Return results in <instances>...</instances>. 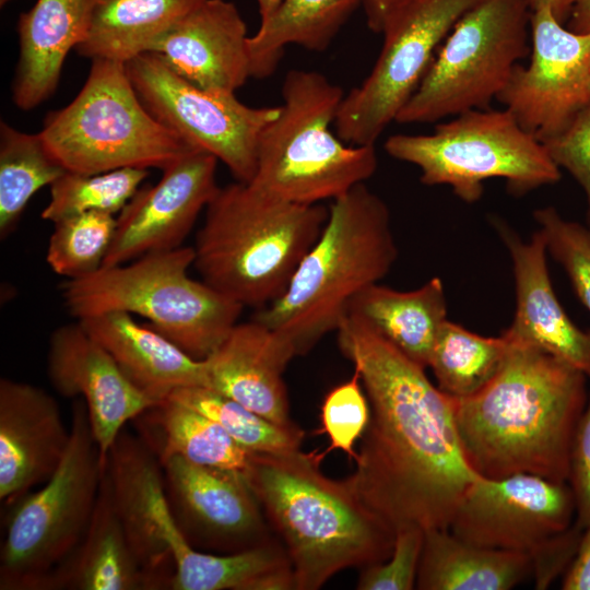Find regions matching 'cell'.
<instances>
[{
    "instance_id": "e575fe53",
    "label": "cell",
    "mask_w": 590,
    "mask_h": 590,
    "mask_svg": "<svg viewBox=\"0 0 590 590\" xmlns=\"http://www.w3.org/2000/svg\"><path fill=\"white\" fill-rule=\"evenodd\" d=\"M149 176V169L125 167L98 174L66 172L50 188L43 220L52 224L66 217L102 212L120 213Z\"/></svg>"
},
{
    "instance_id": "484cf974",
    "label": "cell",
    "mask_w": 590,
    "mask_h": 590,
    "mask_svg": "<svg viewBox=\"0 0 590 590\" xmlns=\"http://www.w3.org/2000/svg\"><path fill=\"white\" fill-rule=\"evenodd\" d=\"M153 590L129 543L107 464L85 535L44 590Z\"/></svg>"
},
{
    "instance_id": "5b68a950",
    "label": "cell",
    "mask_w": 590,
    "mask_h": 590,
    "mask_svg": "<svg viewBox=\"0 0 590 590\" xmlns=\"http://www.w3.org/2000/svg\"><path fill=\"white\" fill-rule=\"evenodd\" d=\"M328 214L319 203L282 201L247 182L219 187L197 233L193 267L244 308L262 309L283 295Z\"/></svg>"
},
{
    "instance_id": "52a82bcc",
    "label": "cell",
    "mask_w": 590,
    "mask_h": 590,
    "mask_svg": "<svg viewBox=\"0 0 590 590\" xmlns=\"http://www.w3.org/2000/svg\"><path fill=\"white\" fill-rule=\"evenodd\" d=\"M193 247L141 256L67 280L61 297L78 320L109 311L139 315L198 361L208 358L238 322L244 307L189 276Z\"/></svg>"
},
{
    "instance_id": "d590c367",
    "label": "cell",
    "mask_w": 590,
    "mask_h": 590,
    "mask_svg": "<svg viewBox=\"0 0 590 590\" xmlns=\"http://www.w3.org/2000/svg\"><path fill=\"white\" fill-rule=\"evenodd\" d=\"M117 217L86 212L54 223L46 261L67 280H75L99 270L113 243Z\"/></svg>"
},
{
    "instance_id": "2e32d148",
    "label": "cell",
    "mask_w": 590,
    "mask_h": 590,
    "mask_svg": "<svg viewBox=\"0 0 590 590\" xmlns=\"http://www.w3.org/2000/svg\"><path fill=\"white\" fill-rule=\"evenodd\" d=\"M530 28V62L516 66L497 101L542 143L590 101V33L565 27L547 7L531 12Z\"/></svg>"
},
{
    "instance_id": "ac0fdd59",
    "label": "cell",
    "mask_w": 590,
    "mask_h": 590,
    "mask_svg": "<svg viewBox=\"0 0 590 590\" xmlns=\"http://www.w3.org/2000/svg\"><path fill=\"white\" fill-rule=\"evenodd\" d=\"M170 510L188 542L232 554L262 544V509L245 475L174 456L161 463Z\"/></svg>"
},
{
    "instance_id": "4316f807",
    "label": "cell",
    "mask_w": 590,
    "mask_h": 590,
    "mask_svg": "<svg viewBox=\"0 0 590 590\" xmlns=\"http://www.w3.org/2000/svg\"><path fill=\"white\" fill-rule=\"evenodd\" d=\"M347 315L366 323L416 364L428 367L440 328L447 320V302L439 278L401 292L373 284L350 303Z\"/></svg>"
},
{
    "instance_id": "7bdbcfd3",
    "label": "cell",
    "mask_w": 590,
    "mask_h": 590,
    "mask_svg": "<svg viewBox=\"0 0 590 590\" xmlns=\"http://www.w3.org/2000/svg\"><path fill=\"white\" fill-rule=\"evenodd\" d=\"M418 0H362L366 22L370 31L382 34L406 9Z\"/></svg>"
},
{
    "instance_id": "30bf717a",
    "label": "cell",
    "mask_w": 590,
    "mask_h": 590,
    "mask_svg": "<svg viewBox=\"0 0 590 590\" xmlns=\"http://www.w3.org/2000/svg\"><path fill=\"white\" fill-rule=\"evenodd\" d=\"M453 117L429 134L391 135L385 150L417 166L423 184L448 185L468 203L481 199L489 178L505 179L514 193L560 179L544 145L508 109H472Z\"/></svg>"
},
{
    "instance_id": "7dc6e473",
    "label": "cell",
    "mask_w": 590,
    "mask_h": 590,
    "mask_svg": "<svg viewBox=\"0 0 590 590\" xmlns=\"http://www.w3.org/2000/svg\"><path fill=\"white\" fill-rule=\"evenodd\" d=\"M259 9L260 21L268 19L283 0H256Z\"/></svg>"
},
{
    "instance_id": "8fae6325",
    "label": "cell",
    "mask_w": 590,
    "mask_h": 590,
    "mask_svg": "<svg viewBox=\"0 0 590 590\" xmlns=\"http://www.w3.org/2000/svg\"><path fill=\"white\" fill-rule=\"evenodd\" d=\"M527 0H481L455 24L418 87L398 114L400 123L434 122L487 109L529 52Z\"/></svg>"
},
{
    "instance_id": "5bb4252c",
    "label": "cell",
    "mask_w": 590,
    "mask_h": 590,
    "mask_svg": "<svg viewBox=\"0 0 590 590\" xmlns=\"http://www.w3.org/2000/svg\"><path fill=\"white\" fill-rule=\"evenodd\" d=\"M481 0H418L382 33L369 75L344 95L333 127L347 144L375 145L414 94L436 49L458 20Z\"/></svg>"
},
{
    "instance_id": "4dcf8cb0",
    "label": "cell",
    "mask_w": 590,
    "mask_h": 590,
    "mask_svg": "<svg viewBox=\"0 0 590 590\" xmlns=\"http://www.w3.org/2000/svg\"><path fill=\"white\" fill-rule=\"evenodd\" d=\"M362 0H283L249 37L251 78L271 75L288 45L326 50Z\"/></svg>"
},
{
    "instance_id": "1f68e13d",
    "label": "cell",
    "mask_w": 590,
    "mask_h": 590,
    "mask_svg": "<svg viewBox=\"0 0 590 590\" xmlns=\"http://www.w3.org/2000/svg\"><path fill=\"white\" fill-rule=\"evenodd\" d=\"M40 133L22 132L0 123V236L17 225L28 201L66 173Z\"/></svg>"
},
{
    "instance_id": "7a4b0ae2",
    "label": "cell",
    "mask_w": 590,
    "mask_h": 590,
    "mask_svg": "<svg viewBox=\"0 0 590 590\" xmlns=\"http://www.w3.org/2000/svg\"><path fill=\"white\" fill-rule=\"evenodd\" d=\"M508 341L494 378L469 397H452L464 457L485 479L527 473L565 483L588 377L532 345Z\"/></svg>"
},
{
    "instance_id": "ee69618b",
    "label": "cell",
    "mask_w": 590,
    "mask_h": 590,
    "mask_svg": "<svg viewBox=\"0 0 590 590\" xmlns=\"http://www.w3.org/2000/svg\"><path fill=\"white\" fill-rule=\"evenodd\" d=\"M562 589L590 590V526L583 530L578 552L564 574Z\"/></svg>"
},
{
    "instance_id": "8992f818",
    "label": "cell",
    "mask_w": 590,
    "mask_h": 590,
    "mask_svg": "<svg viewBox=\"0 0 590 590\" xmlns=\"http://www.w3.org/2000/svg\"><path fill=\"white\" fill-rule=\"evenodd\" d=\"M279 114L262 130L247 182L291 203L334 200L377 169L375 145H352L332 132L343 90L317 71L291 70Z\"/></svg>"
},
{
    "instance_id": "277c9868",
    "label": "cell",
    "mask_w": 590,
    "mask_h": 590,
    "mask_svg": "<svg viewBox=\"0 0 590 590\" xmlns=\"http://www.w3.org/2000/svg\"><path fill=\"white\" fill-rule=\"evenodd\" d=\"M398 258L390 212L365 184L332 200L323 229L281 297L253 319L286 338L298 355L337 331L352 299L379 283Z\"/></svg>"
},
{
    "instance_id": "f35d334b",
    "label": "cell",
    "mask_w": 590,
    "mask_h": 590,
    "mask_svg": "<svg viewBox=\"0 0 590 590\" xmlns=\"http://www.w3.org/2000/svg\"><path fill=\"white\" fill-rule=\"evenodd\" d=\"M424 533L420 527L396 530L388 559L363 567L357 581L359 590H412L416 586Z\"/></svg>"
},
{
    "instance_id": "8d00e7d4",
    "label": "cell",
    "mask_w": 590,
    "mask_h": 590,
    "mask_svg": "<svg viewBox=\"0 0 590 590\" xmlns=\"http://www.w3.org/2000/svg\"><path fill=\"white\" fill-rule=\"evenodd\" d=\"M546 249L569 276L574 291L590 311V227L567 221L553 208L534 212Z\"/></svg>"
},
{
    "instance_id": "836d02e7",
    "label": "cell",
    "mask_w": 590,
    "mask_h": 590,
    "mask_svg": "<svg viewBox=\"0 0 590 590\" xmlns=\"http://www.w3.org/2000/svg\"><path fill=\"white\" fill-rule=\"evenodd\" d=\"M173 399L220 424L241 447L255 453H287L300 450L304 432L284 427L248 410L238 402L203 386L174 391Z\"/></svg>"
},
{
    "instance_id": "7c38bea8",
    "label": "cell",
    "mask_w": 590,
    "mask_h": 590,
    "mask_svg": "<svg viewBox=\"0 0 590 590\" xmlns=\"http://www.w3.org/2000/svg\"><path fill=\"white\" fill-rule=\"evenodd\" d=\"M116 504L129 543L153 590H212L219 556L194 548L170 510L162 465L125 428L107 458Z\"/></svg>"
},
{
    "instance_id": "9c48e42d",
    "label": "cell",
    "mask_w": 590,
    "mask_h": 590,
    "mask_svg": "<svg viewBox=\"0 0 590 590\" xmlns=\"http://www.w3.org/2000/svg\"><path fill=\"white\" fill-rule=\"evenodd\" d=\"M104 468L86 405L78 400L57 470L38 491L11 503L0 553L1 590H44L85 535Z\"/></svg>"
},
{
    "instance_id": "f546056e",
    "label": "cell",
    "mask_w": 590,
    "mask_h": 590,
    "mask_svg": "<svg viewBox=\"0 0 590 590\" xmlns=\"http://www.w3.org/2000/svg\"><path fill=\"white\" fill-rule=\"evenodd\" d=\"M204 0H95L90 28L76 52L126 63L149 52Z\"/></svg>"
},
{
    "instance_id": "603a6c76",
    "label": "cell",
    "mask_w": 590,
    "mask_h": 590,
    "mask_svg": "<svg viewBox=\"0 0 590 590\" xmlns=\"http://www.w3.org/2000/svg\"><path fill=\"white\" fill-rule=\"evenodd\" d=\"M514 270L516 309L508 339L532 345L582 371L590 379V330L577 327L559 304L546 267V241L541 229L522 241L498 224Z\"/></svg>"
},
{
    "instance_id": "ba28073f",
    "label": "cell",
    "mask_w": 590,
    "mask_h": 590,
    "mask_svg": "<svg viewBox=\"0 0 590 590\" xmlns=\"http://www.w3.org/2000/svg\"><path fill=\"white\" fill-rule=\"evenodd\" d=\"M39 133L66 170L79 174L125 167L163 170L198 149L152 116L123 62L99 58L92 60L79 94L50 111Z\"/></svg>"
},
{
    "instance_id": "74e56055",
    "label": "cell",
    "mask_w": 590,
    "mask_h": 590,
    "mask_svg": "<svg viewBox=\"0 0 590 590\" xmlns=\"http://www.w3.org/2000/svg\"><path fill=\"white\" fill-rule=\"evenodd\" d=\"M359 375L333 388L324 398L321 408L322 429L330 438V447L340 449L354 460V445L362 438L370 417L367 397L363 393Z\"/></svg>"
},
{
    "instance_id": "7402d4cb",
    "label": "cell",
    "mask_w": 590,
    "mask_h": 590,
    "mask_svg": "<svg viewBox=\"0 0 590 590\" xmlns=\"http://www.w3.org/2000/svg\"><path fill=\"white\" fill-rule=\"evenodd\" d=\"M295 356L292 343L264 323L237 322L204 359L206 387L274 424L296 426L282 377Z\"/></svg>"
},
{
    "instance_id": "60d3db41",
    "label": "cell",
    "mask_w": 590,
    "mask_h": 590,
    "mask_svg": "<svg viewBox=\"0 0 590 590\" xmlns=\"http://www.w3.org/2000/svg\"><path fill=\"white\" fill-rule=\"evenodd\" d=\"M569 484L576 510V526H590V394L578 422L570 450Z\"/></svg>"
},
{
    "instance_id": "4fadbf2b",
    "label": "cell",
    "mask_w": 590,
    "mask_h": 590,
    "mask_svg": "<svg viewBox=\"0 0 590 590\" xmlns=\"http://www.w3.org/2000/svg\"><path fill=\"white\" fill-rule=\"evenodd\" d=\"M125 64L135 93L157 121L214 155L237 181L252 179L259 137L279 106L250 107L235 94L200 88L152 52Z\"/></svg>"
},
{
    "instance_id": "681fc988",
    "label": "cell",
    "mask_w": 590,
    "mask_h": 590,
    "mask_svg": "<svg viewBox=\"0 0 590 590\" xmlns=\"http://www.w3.org/2000/svg\"><path fill=\"white\" fill-rule=\"evenodd\" d=\"M588 92L590 96V66H589V73H588Z\"/></svg>"
},
{
    "instance_id": "6da1fadb",
    "label": "cell",
    "mask_w": 590,
    "mask_h": 590,
    "mask_svg": "<svg viewBox=\"0 0 590 590\" xmlns=\"http://www.w3.org/2000/svg\"><path fill=\"white\" fill-rule=\"evenodd\" d=\"M337 333L370 408L356 469L346 481L394 532L409 526L448 529L480 476L464 457L452 397L358 318L345 316Z\"/></svg>"
},
{
    "instance_id": "f6af8a7d",
    "label": "cell",
    "mask_w": 590,
    "mask_h": 590,
    "mask_svg": "<svg viewBox=\"0 0 590 590\" xmlns=\"http://www.w3.org/2000/svg\"><path fill=\"white\" fill-rule=\"evenodd\" d=\"M567 27L576 33H590V0H575Z\"/></svg>"
},
{
    "instance_id": "9a60e30c",
    "label": "cell",
    "mask_w": 590,
    "mask_h": 590,
    "mask_svg": "<svg viewBox=\"0 0 590 590\" xmlns=\"http://www.w3.org/2000/svg\"><path fill=\"white\" fill-rule=\"evenodd\" d=\"M574 516L567 482L527 473L499 480L479 476L458 504L448 529L477 546L532 556L569 529Z\"/></svg>"
},
{
    "instance_id": "d4e9b609",
    "label": "cell",
    "mask_w": 590,
    "mask_h": 590,
    "mask_svg": "<svg viewBox=\"0 0 590 590\" xmlns=\"http://www.w3.org/2000/svg\"><path fill=\"white\" fill-rule=\"evenodd\" d=\"M95 0H36L17 21L12 101L32 110L56 91L63 62L86 37Z\"/></svg>"
},
{
    "instance_id": "44dd1931",
    "label": "cell",
    "mask_w": 590,
    "mask_h": 590,
    "mask_svg": "<svg viewBox=\"0 0 590 590\" xmlns=\"http://www.w3.org/2000/svg\"><path fill=\"white\" fill-rule=\"evenodd\" d=\"M247 27L227 0H204L149 52L193 85L235 94L251 78Z\"/></svg>"
},
{
    "instance_id": "3957f363",
    "label": "cell",
    "mask_w": 590,
    "mask_h": 590,
    "mask_svg": "<svg viewBox=\"0 0 590 590\" xmlns=\"http://www.w3.org/2000/svg\"><path fill=\"white\" fill-rule=\"evenodd\" d=\"M323 453H252L245 479L285 543L295 590L321 588L334 574L389 558L394 530L345 480L319 469Z\"/></svg>"
},
{
    "instance_id": "d6986e66",
    "label": "cell",
    "mask_w": 590,
    "mask_h": 590,
    "mask_svg": "<svg viewBox=\"0 0 590 590\" xmlns=\"http://www.w3.org/2000/svg\"><path fill=\"white\" fill-rule=\"evenodd\" d=\"M47 373L59 394L83 398L103 467L126 423L158 403L132 385L79 321L51 333Z\"/></svg>"
},
{
    "instance_id": "b9f144b4",
    "label": "cell",
    "mask_w": 590,
    "mask_h": 590,
    "mask_svg": "<svg viewBox=\"0 0 590 590\" xmlns=\"http://www.w3.org/2000/svg\"><path fill=\"white\" fill-rule=\"evenodd\" d=\"M582 533V529L573 524L531 556L536 589L547 588L559 574L567 570L578 552Z\"/></svg>"
},
{
    "instance_id": "d6a6232c",
    "label": "cell",
    "mask_w": 590,
    "mask_h": 590,
    "mask_svg": "<svg viewBox=\"0 0 590 590\" xmlns=\"http://www.w3.org/2000/svg\"><path fill=\"white\" fill-rule=\"evenodd\" d=\"M508 349L509 341L503 334L487 338L446 320L436 338L428 367L442 392L464 398L494 378Z\"/></svg>"
},
{
    "instance_id": "cb8c5ba5",
    "label": "cell",
    "mask_w": 590,
    "mask_h": 590,
    "mask_svg": "<svg viewBox=\"0 0 590 590\" xmlns=\"http://www.w3.org/2000/svg\"><path fill=\"white\" fill-rule=\"evenodd\" d=\"M142 393L161 402L174 391L208 386L204 361L192 358L149 323L109 311L78 320Z\"/></svg>"
},
{
    "instance_id": "ffe728a7",
    "label": "cell",
    "mask_w": 590,
    "mask_h": 590,
    "mask_svg": "<svg viewBox=\"0 0 590 590\" xmlns=\"http://www.w3.org/2000/svg\"><path fill=\"white\" fill-rule=\"evenodd\" d=\"M70 441L52 396L0 379V498L11 504L57 470Z\"/></svg>"
},
{
    "instance_id": "c3c4849f",
    "label": "cell",
    "mask_w": 590,
    "mask_h": 590,
    "mask_svg": "<svg viewBox=\"0 0 590 590\" xmlns=\"http://www.w3.org/2000/svg\"><path fill=\"white\" fill-rule=\"evenodd\" d=\"M10 1L12 0H0V7H4L5 4H8Z\"/></svg>"
},
{
    "instance_id": "ab89813d",
    "label": "cell",
    "mask_w": 590,
    "mask_h": 590,
    "mask_svg": "<svg viewBox=\"0 0 590 590\" xmlns=\"http://www.w3.org/2000/svg\"><path fill=\"white\" fill-rule=\"evenodd\" d=\"M553 162L566 169L582 188L590 227V101L555 137L542 142Z\"/></svg>"
},
{
    "instance_id": "bcb514c9",
    "label": "cell",
    "mask_w": 590,
    "mask_h": 590,
    "mask_svg": "<svg viewBox=\"0 0 590 590\" xmlns=\"http://www.w3.org/2000/svg\"><path fill=\"white\" fill-rule=\"evenodd\" d=\"M531 12L547 7L556 20L565 25L568 22L575 0H527Z\"/></svg>"
},
{
    "instance_id": "e0dca14e",
    "label": "cell",
    "mask_w": 590,
    "mask_h": 590,
    "mask_svg": "<svg viewBox=\"0 0 590 590\" xmlns=\"http://www.w3.org/2000/svg\"><path fill=\"white\" fill-rule=\"evenodd\" d=\"M217 163L211 153L196 149L163 169L156 184L140 187L117 217L103 267L182 246L220 187Z\"/></svg>"
},
{
    "instance_id": "f1b7e54d",
    "label": "cell",
    "mask_w": 590,
    "mask_h": 590,
    "mask_svg": "<svg viewBox=\"0 0 590 590\" xmlns=\"http://www.w3.org/2000/svg\"><path fill=\"white\" fill-rule=\"evenodd\" d=\"M139 437L158 459L179 456L210 468L245 473L253 452L237 444L224 428L173 399H165L133 420Z\"/></svg>"
},
{
    "instance_id": "83f0119b",
    "label": "cell",
    "mask_w": 590,
    "mask_h": 590,
    "mask_svg": "<svg viewBox=\"0 0 590 590\" xmlns=\"http://www.w3.org/2000/svg\"><path fill=\"white\" fill-rule=\"evenodd\" d=\"M532 574L527 553L468 543L449 529L424 533L416 588L421 590H509Z\"/></svg>"
}]
</instances>
